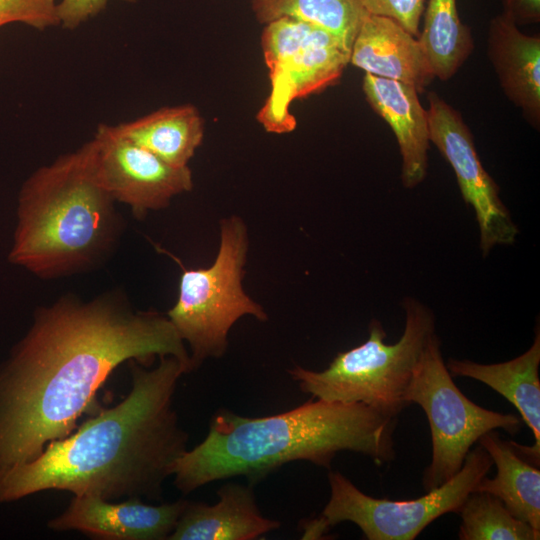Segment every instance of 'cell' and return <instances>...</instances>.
<instances>
[{"label":"cell","instance_id":"6","mask_svg":"<svg viewBox=\"0 0 540 540\" xmlns=\"http://www.w3.org/2000/svg\"><path fill=\"white\" fill-rule=\"evenodd\" d=\"M247 251L246 225L233 215L220 222V244L212 265L181 273L177 300L166 316L189 344L191 371L204 360L225 354L229 331L242 316L267 320L264 309L242 288Z\"/></svg>","mask_w":540,"mask_h":540},{"label":"cell","instance_id":"16","mask_svg":"<svg viewBox=\"0 0 540 540\" xmlns=\"http://www.w3.org/2000/svg\"><path fill=\"white\" fill-rule=\"evenodd\" d=\"M540 331L535 329L531 347L522 355L502 363L480 364L470 360L450 359L446 367L452 376L478 380L512 403L531 429L535 443L526 447L511 441L515 450L531 464L540 459Z\"/></svg>","mask_w":540,"mask_h":540},{"label":"cell","instance_id":"14","mask_svg":"<svg viewBox=\"0 0 540 540\" xmlns=\"http://www.w3.org/2000/svg\"><path fill=\"white\" fill-rule=\"evenodd\" d=\"M362 88L372 109L394 132L402 158L404 187L418 186L427 174L430 137L427 110L422 107L417 90L367 73Z\"/></svg>","mask_w":540,"mask_h":540},{"label":"cell","instance_id":"18","mask_svg":"<svg viewBox=\"0 0 540 540\" xmlns=\"http://www.w3.org/2000/svg\"><path fill=\"white\" fill-rule=\"evenodd\" d=\"M120 135L169 165L188 166L204 135V123L191 104L163 107L114 125Z\"/></svg>","mask_w":540,"mask_h":540},{"label":"cell","instance_id":"10","mask_svg":"<svg viewBox=\"0 0 540 540\" xmlns=\"http://www.w3.org/2000/svg\"><path fill=\"white\" fill-rule=\"evenodd\" d=\"M428 100L430 141L452 167L463 200L472 207L482 255L498 245H511L519 229L499 196V187L484 169L473 135L461 114L435 92Z\"/></svg>","mask_w":540,"mask_h":540},{"label":"cell","instance_id":"12","mask_svg":"<svg viewBox=\"0 0 540 540\" xmlns=\"http://www.w3.org/2000/svg\"><path fill=\"white\" fill-rule=\"evenodd\" d=\"M186 500L150 505L141 499L112 502L74 496L65 511L50 519L54 531L77 530L94 539L163 540L174 530Z\"/></svg>","mask_w":540,"mask_h":540},{"label":"cell","instance_id":"1","mask_svg":"<svg viewBox=\"0 0 540 540\" xmlns=\"http://www.w3.org/2000/svg\"><path fill=\"white\" fill-rule=\"evenodd\" d=\"M174 356L191 371L167 316L134 310L119 291L83 301L65 294L34 312L27 333L0 364V471L38 457L76 429L122 363Z\"/></svg>","mask_w":540,"mask_h":540},{"label":"cell","instance_id":"8","mask_svg":"<svg viewBox=\"0 0 540 540\" xmlns=\"http://www.w3.org/2000/svg\"><path fill=\"white\" fill-rule=\"evenodd\" d=\"M492 465L490 455L478 445L468 452L461 469L450 480L420 498L405 501L374 498L340 472L330 471V499L316 521L325 533L349 521L368 540H413L438 517L457 513Z\"/></svg>","mask_w":540,"mask_h":540},{"label":"cell","instance_id":"22","mask_svg":"<svg viewBox=\"0 0 540 540\" xmlns=\"http://www.w3.org/2000/svg\"><path fill=\"white\" fill-rule=\"evenodd\" d=\"M461 540H538L540 531L513 516L503 502L484 491L468 494L460 509Z\"/></svg>","mask_w":540,"mask_h":540},{"label":"cell","instance_id":"20","mask_svg":"<svg viewBox=\"0 0 540 540\" xmlns=\"http://www.w3.org/2000/svg\"><path fill=\"white\" fill-rule=\"evenodd\" d=\"M418 41L434 78L454 76L474 48L470 28L462 23L456 0H428Z\"/></svg>","mask_w":540,"mask_h":540},{"label":"cell","instance_id":"19","mask_svg":"<svg viewBox=\"0 0 540 540\" xmlns=\"http://www.w3.org/2000/svg\"><path fill=\"white\" fill-rule=\"evenodd\" d=\"M490 455L497 473L494 478L484 476L473 491H484L498 497L517 519L540 531V471L495 430L483 434L479 440Z\"/></svg>","mask_w":540,"mask_h":540},{"label":"cell","instance_id":"5","mask_svg":"<svg viewBox=\"0 0 540 540\" xmlns=\"http://www.w3.org/2000/svg\"><path fill=\"white\" fill-rule=\"evenodd\" d=\"M405 327L400 339L385 342L386 331L376 319L368 339L339 352L323 371L294 366L288 370L303 393L331 402L363 403L398 416L409 404L406 394L416 366L435 334L433 312L412 297L403 300Z\"/></svg>","mask_w":540,"mask_h":540},{"label":"cell","instance_id":"2","mask_svg":"<svg viewBox=\"0 0 540 540\" xmlns=\"http://www.w3.org/2000/svg\"><path fill=\"white\" fill-rule=\"evenodd\" d=\"M128 362L131 388L124 399L49 442L35 459L0 471V504L45 490L109 501L162 499L164 481L188 450L173 397L190 370L174 356L159 357L153 369Z\"/></svg>","mask_w":540,"mask_h":540},{"label":"cell","instance_id":"11","mask_svg":"<svg viewBox=\"0 0 540 540\" xmlns=\"http://www.w3.org/2000/svg\"><path fill=\"white\" fill-rule=\"evenodd\" d=\"M93 139L101 184L115 202L124 203L137 219L169 206L173 197L193 187L188 166L167 164L118 133L114 125L99 124Z\"/></svg>","mask_w":540,"mask_h":540},{"label":"cell","instance_id":"7","mask_svg":"<svg viewBox=\"0 0 540 540\" xmlns=\"http://www.w3.org/2000/svg\"><path fill=\"white\" fill-rule=\"evenodd\" d=\"M406 401L421 406L429 421L432 459L422 477L427 492L458 473L483 434L497 428L516 434L522 427L516 415L485 409L461 392L446 367L436 334L416 366Z\"/></svg>","mask_w":540,"mask_h":540},{"label":"cell","instance_id":"24","mask_svg":"<svg viewBox=\"0 0 540 540\" xmlns=\"http://www.w3.org/2000/svg\"><path fill=\"white\" fill-rule=\"evenodd\" d=\"M371 15L391 18L418 37L425 0H359Z\"/></svg>","mask_w":540,"mask_h":540},{"label":"cell","instance_id":"4","mask_svg":"<svg viewBox=\"0 0 540 540\" xmlns=\"http://www.w3.org/2000/svg\"><path fill=\"white\" fill-rule=\"evenodd\" d=\"M114 203L97 173L93 138L39 167L19 191L10 263L42 279L94 269L123 230Z\"/></svg>","mask_w":540,"mask_h":540},{"label":"cell","instance_id":"9","mask_svg":"<svg viewBox=\"0 0 540 540\" xmlns=\"http://www.w3.org/2000/svg\"><path fill=\"white\" fill-rule=\"evenodd\" d=\"M261 46L271 87L257 118L269 132H290L296 125L291 102L334 84L351 52L329 32L290 18L267 23Z\"/></svg>","mask_w":540,"mask_h":540},{"label":"cell","instance_id":"13","mask_svg":"<svg viewBox=\"0 0 540 540\" xmlns=\"http://www.w3.org/2000/svg\"><path fill=\"white\" fill-rule=\"evenodd\" d=\"M349 63L422 93L434 79L418 38L395 20L368 14L354 39Z\"/></svg>","mask_w":540,"mask_h":540},{"label":"cell","instance_id":"26","mask_svg":"<svg viewBox=\"0 0 540 540\" xmlns=\"http://www.w3.org/2000/svg\"><path fill=\"white\" fill-rule=\"evenodd\" d=\"M507 19L517 26L540 21V0H501Z\"/></svg>","mask_w":540,"mask_h":540},{"label":"cell","instance_id":"17","mask_svg":"<svg viewBox=\"0 0 540 540\" xmlns=\"http://www.w3.org/2000/svg\"><path fill=\"white\" fill-rule=\"evenodd\" d=\"M487 54L500 86L535 128L540 124V37L502 14L489 22Z\"/></svg>","mask_w":540,"mask_h":540},{"label":"cell","instance_id":"23","mask_svg":"<svg viewBox=\"0 0 540 540\" xmlns=\"http://www.w3.org/2000/svg\"><path fill=\"white\" fill-rule=\"evenodd\" d=\"M23 23L38 30L59 25L56 0H0V28Z\"/></svg>","mask_w":540,"mask_h":540},{"label":"cell","instance_id":"21","mask_svg":"<svg viewBox=\"0 0 540 540\" xmlns=\"http://www.w3.org/2000/svg\"><path fill=\"white\" fill-rule=\"evenodd\" d=\"M251 6L260 23L280 18L303 21L334 35L350 52L369 14L359 0H251Z\"/></svg>","mask_w":540,"mask_h":540},{"label":"cell","instance_id":"15","mask_svg":"<svg viewBox=\"0 0 540 540\" xmlns=\"http://www.w3.org/2000/svg\"><path fill=\"white\" fill-rule=\"evenodd\" d=\"M217 495L214 505L186 500L168 540H253L281 525L262 516L251 487L229 482Z\"/></svg>","mask_w":540,"mask_h":540},{"label":"cell","instance_id":"25","mask_svg":"<svg viewBox=\"0 0 540 540\" xmlns=\"http://www.w3.org/2000/svg\"><path fill=\"white\" fill-rule=\"evenodd\" d=\"M110 0H61L57 3L59 25L75 29L104 10ZM135 3L137 0H120Z\"/></svg>","mask_w":540,"mask_h":540},{"label":"cell","instance_id":"3","mask_svg":"<svg viewBox=\"0 0 540 540\" xmlns=\"http://www.w3.org/2000/svg\"><path fill=\"white\" fill-rule=\"evenodd\" d=\"M396 424L397 416L363 403L313 398L289 411L262 417L220 409L205 439L174 464V485L188 494L235 476L254 483L296 460L330 468L340 451L362 453L382 465L395 457Z\"/></svg>","mask_w":540,"mask_h":540}]
</instances>
